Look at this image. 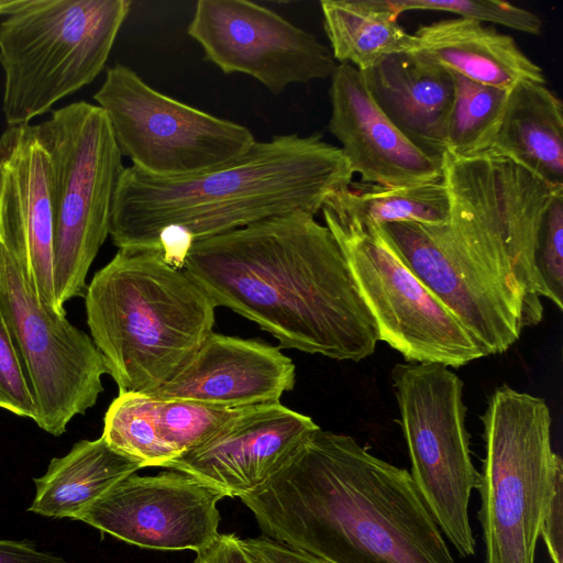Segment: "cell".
<instances>
[{
  "mask_svg": "<svg viewBox=\"0 0 563 563\" xmlns=\"http://www.w3.org/2000/svg\"><path fill=\"white\" fill-rule=\"evenodd\" d=\"M0 563H68L65 559L51 552L36 549L27 540L0 539Z\"/></svg>",
  "mask_w": 563,
  "mask_h": 563,
  "instance_id": "836d02e7",
  "label": "cell"
},
{
  "mask_svg": "<svg viewBox=\"0 0 563 563\" xmlns=\"http://www.w3.org/2000/svg\"><path fill=\"white\" fill-rule=\"evenodd\" d=\"M330 78L328 130L362 183L404 187L442 179V158L419 150L391 123L358 69L341 63Z\"/></svg>",
  "mask_w": 563,
  "mask_h": 563,
  "instance_id": "e0dca14e",
  "label": "cell"
},
{
  "mask_svg": "<svg viewBox=\"0 0 563 563\" xmlns=\"http://www.w3.org/2000/svg\"><path fill=\"white\" fill-rule=\"evenodd\" d=\"M192 563H257L234 533H219L206 549L197 552Z\"/></svg>",
  "mask_w": 563,
  "mask_h": 563,
  "instance_id": "d6a6232c",
  "label": "cell"
},
{
  "mask_svg": "<svg viewBox=\"0 0 563 563\" xmlns=\"http://www.w3.org/2000/svg\"><path fill=\"white\" fill-rule=\"evenodd\" d=\"M353 175L341 148L319 133L256 141L238 159L186 177H155L132 165L115 189L109 236L119 250H153L169 225L195 243L272 217L316 216Z\"/></svg>",
  "mask_w": 563,
  "mask_h": 563,
  "instance_id": "277c9868",
  "label": "cell"
},
{
  "mask_svg": "<svg viewBox=\"0 0 563 563\" xmlns=\"http://www.w3.org/2000/svg\"><path fill=\"white\" fill-rule=\"evenodd\" d=\"M449 73L453 100L445 126V152L461 157L484 154L499 129L509 90Z\"/></svg>",
  "mask_w": 563,
  "mask_h": 563,
  "instance_id": "d4e9b609",
  "label": "cell"
},
{
  "mask_svg": "<svg viewBox=\"0 0 563 563\" xmlns=\"http://www.w3.org/2000/svg\"><path fill=\"white\" fill-rule=\"evenodd\" d=\"M184 271L216 307L256 323L279 349L358 362L379 341L340 245L312 214L272 217L197 241Z\"/></svg>",
  "mask_w": 563,
  "mask_h": 563,
  "instance_id": "7a4b0ae2",
  "label": "cell"
},
{
  "mask_svg": "<svg viewBox=\"0 0 563 563\" xmlns=\"http://www.w3.org/2000/svg\"><path fill=\"white\" fill-rule=\"evenodd\" d=\"M224 496L178 471L131 474L75 520L144 549L192 550L209 547L219 536L217 504Z\"/></svg>",
  "mask_w": 563,
  "mask_h": 563,
  "instance_id": "5bb4252c",
  "label": "cell"
},
{
  "mask_svg": "<svg viewBox=\"0 0 563 563\" xmlns=\"http://www.w3.org/2000/svg\"><path fill=\"white\" fill-rule=\"evenodd\" d=\"M122 156L141 172L179 178L229 164L256 142L246 126L166 96L117 63L93 95Z\"/></svg>",
  "mask_w": 563,
  "mask_h": 563,
  "instance_id": "8fae6325",
  "label": "cell"
},
{
  "mask_svg": "<svg viewBox=\"0 0 563 563\" xmlns=\"http://www.w3.org/2000/svg\"><path fill=\"white\" fill-rule=\"evenodd\" d=\"M51 161L56 307L84 297L87 275L109 236L115 189L124 169L103 110L76 101L36 124Z\"/></svg>",
  "mask_w": 563,
  "mask_h": 563,
  "instance_id": "ba28073f",
  "label": "cell"
},
{
  "mask_svg": "<svg viewBox=\"0 0 563 563\" xmlns=\"http://www.w3.org/2000/svg\"><path fill=\"white\" fill-rule=\"evenodd\" d=\"M413 36L410 52L472 81L504 90L526 80L547 82L543 69L514 37L485 23L445 19L420 25Z\"/></svg>",
  "mask_w": 563,
  "mask_h": 563,
  "instance_id": "ffe728a7",
  "label": "cell"
},
{
  "mask_svg": "<svg viewBox=\"0 0 563 563\" xmlns=\"http://www.w3.org/2000/svg\"><path fill=\"white\" fill-rule=\"evenodd\" d=\"M361 73L391 123L419 150L442 158L453 100L449 70L413 52H400Z\"/></svg>",
  "mask_w": 563,
  "mask_h": 563,
  "instance_id": "d6986e66",
  "label": "cell"
},
{
  "mask_svg": "<svg viewBox=\"0 0 563 563\" xmlns=\"http://www.w3.org/2000/svg\"><path fill=\"white\" fill-rule=\"evenodd\" d=\"M151 415L158 439L176 457L200 445L250 407L230 408L151 396ZM254 407V406H253Z\"/></svg>",
  "mask_w": 563,
  "mask_h": 563,
  "instance_id": "4316f807",
  "label": "cell"
},
{
  "mask_svg": "<svg viewBox=\"0 0 563 563\" xmlns=\"http://www.w3.org/2000/svg\"><path fill=\"white\" fill-rule=\"evenodd\" d=\"M187 33L222 73L249 75L274 95L329 78L338 65L312 33L246 0L197 1Z\"/></svg>",
  "mask_w": 563,
  "mask_h": 563,
  "instance_id": "4fadbf2b",
  "label": "cell"
},
{
  "mask_svg": "<svg viewBox=\"0 0 563 563\" xmlns=\"http://www.w3.org/2000/svg\"><path fill=\"white\" fill-rule=\"evenodd\" d=\"M386 5L399 16L406 11H442L457 18L482 23L499 24L515 31L540 35L542 21L533 12L498 0H385Z\"/></svg>",
  "mask_w": 563,
  "mask_h": 563,
  "instance_id": "83f0119b",
  "label": "cell"
},
{
  "mask_svg": "<svg viewBox=\"0 0 563 563\" xmlns=\"http://www.w3.org/2000/svg\"><path fill=\"white\" fill-rule=\"evenodd\" d=\"M130 0H23L0 23L2 112L30 124L103 70Z\"/></svg>",
  "mask_w": 563,
  "mask_h": 563,
  "instance_id": "8992f818",
  "label": "cell"
},
{
  "mask_svg": "<svg viewBox=\"0 0 563 563\" xmlns=\"http://www.w3.org/2000/svg\"><path fill=\"white\" fill-rule=\"evenodd\" d=\"M263 536L330 563H456L410 473L319 428L240 497Z\"/></svg>",
  "mask_w": 563,
  "mask_h": 563,
  "instance_id": "3957f363",
  "label": "cell"
},
{
  "mask_svg": "<svg viewBox=\"0 0 563 563\" xmlns=\"http://www.w3.org/2000/svg\"><path fill=\"white\" fill-rule=\"evenodd\" d=\"M84 297L90 338L119 391L154 393L213 332L210 297L153 250H119Z\"/></svg>",
  "mask_w": 563,
  "mask_h": 563,
  "instance_id": "5b68a950",
  "label": "cell"
},
{
  "mask_svg": "<svg viewBox=\"0 0 563 563\" xmlns=\"http://www.w3.org/2000/svg\"><path fill=\"white\" fill-rule=\"evenodd\" d=\"M54 231L51 161L36 124L8 126L0 135V246L38 300L60 313L53 279Z\"/></svg>",
  "mask_w": 563,
  "mask_h": 563,
  "instance_id": "9a60e30c",
  "label": "cell"
},
{
  "mask_svg": "<svg viewBox=\"0 0 563 563\" xmlns=\"http://www.w3.org/2000/svg\"><path fill=\"white\" fill-rule=\"evenodd\" d=\"M320 7L330 49L339 64L363 71L413 48V34L398 23L385 0H322Z\"/></svg>",
  "mask_w": 563,
  "mask_h": 563,
  "instance_id": "603a6c76",
  "label": "cell"
},
{
  "mask_svg": "<svg viewBox=\"0 0 563 563\" xmlns=\"http://www.w3.org/2000/svg\"><path fill=\"white\" fill-rule=\"evenodd\" d=\"M534 272L540 297L563 309V188L549 203L534 252Z\"/></svg>",
  "mask_w": 563,
  "mask_h": 563,
  "instance_id": "f1b7e54d",
  "label": "cell"
},
{
  "mask_svg": "<svg viewBox=\"0 0 563 563\" xmlns=\"http://www.w3.org/2000/svg\"><path fill=\"white\" fill-rule=\"evenodd\" d=\"M319 428L309 416L280 402L250 407L165 468L240 498L267 482Z\"/></svg>",
  "mask_w": 563,
  "mask_h": 563,
  "instance_id": "2e32d148",
  "label": "cell"
},
{
  "mask_svg": "<svg viewBox=\"0 0 563 563\" xmlns=\"http://www.w3.org/2000/svg\"><path fill=\"white\" fill-rule=\"evenodd\" d=\"M0 313L23 365L35 406L34 422L59 437L92 408L107 374L92 339L66 314L43 305L18 264L0 246Z\"/></svg>",
  "mask_w": 563,
  "mask_h": 563,
  "instance_id": "7c38bea8",
  "label": "cell"
},
{
  "mask_svg": "<svg viewBox=\"0 0 563 563\" xmlns=\"http://www.w3.org/2000/svg\"><path fill=\"white\" fill-rule=\"evenodd\" d=\"M540 537L552 563H563V475L558 478L545 508Z\"/></svg>",
  "mask_w": 563,
  "mask_h": 563,
  "instance_id": "4dcf8cb0",
  "label": "cell"
},
{
  "mask_svg": "<svg viewBox=\"0 0 563 563\" xmlns=\"http://www.w3.org/2000/svg\"><path fill=\"white\" fill-rule=\"evenodd\" d=\"M445 222L380 225L409 269L459 318L486 356L506 352L543 306L534 272L551 187L488 153L442 156Z\"/></svg>",
  "mask_w": 563,
  "mask_h": 563,
  "instance_id": "6da1fadb",
  "label": "cell"
},
{
  "mask_svg": "<svg viewBox=\"0 0 563 563\" xmlns=\"http://www.w3.org/2000/svg\"><path fill=\"white\" fill-rule=\"evenodd\" d=\"M338 194L354 214L376 225L400 222L440 224L448 220L450 212L443 179L404 187L352 183Z\"/></svg>",
  "mask_w": 563,
  "mask_h": 563,
  "instance_id": "cb8c5ba5",
  "label": "cell"
},
{
  "mask_svg": "<svg viewBox=\"0 0 563 563\" xmlns=\"http://www.w3.org/2000/svg\"><path fill=\"white\" fill-rule=\"evenodd\" d=\"M0 409L34 420L35 406L16 347L0 313Z\"/></svg>",
  "mask_w": 563,
  "mask_h": 563,
  "instance_id": "f546056e",
  "label": "cell"
},
{
  "mask_svg": "<svg viewBox=\"0 0 563 563\" xmlns=\"http://www.w3.org/2000/svg\"><path fill=\"white\" fill-rule=\"evenodd\" d=\"M485 457L476 489L486 563H534L541 521L563 475L551 443V412L541 397L507 385L482 417Z\"/></svg>",
  "mask_w": 563,
  "mask_h": 563,
  "instance_id": "52a82bcc",
  "label": "cell"
},
{
  "mask_svg": "<svg viewBox=\"0 0 563 563\" xmlns=\"http://www.w3.org/2000/svg\"><path fill=\"white\" fill-rule=\"evenodd\" d=\"M101 437L143 467H165L176 454L157 437L147 394L119 391L103 418Z\"/></svg>",
  "mask_w": 563,
  "mask_h": 563,
  "instance_id": "484cf974",
  "label": "cell"
},
{
  "mask_svg": "<svg viewBox=\"0 0 563 563\" xmlns=\"http://www.w3.org/2000/svg\"><path fill=\"white\" fill-rule=\"evenodd\" d=\"M488 154L507 158L551 187H563V104L536 81L508 91L504 115Z\"/></svg>",
  "mask_w": 563,
  "mask_h": 563,
  "instance_id": "44dd1931",
  "label": "cell"
},
{
  "mask_svg": "<svg viewBox=\"0 0 563 563\" xmlns=\"http://www.w3.org/2000/svg\"><path fill=\"white\" fill-rule=\"evenodd\" d=\"M296 365L278 346L211 332L176 374L151 395L243 408L279 402Z\"/></svg>",
  "mask_w": 563,
  "mask_h": 563,
  "instance_id": "ac0fdd59",
  "label": "cell"
},
{
  "mask_svg": "<svg viewBox=\"0 0 563 563\" xmlns=\"http://www.w3.org/2000/svg\"><path fill=\"white\" fill-rule=\"evenodd\" d=\"M242 543L257 563H330L263 534L257 538L242 539Z\"/></svg>",
  "mask_w": 563,
  "mask_h": 563,
  "instance_id": "1f68e13d",
  "label": "cell"
},
{
  "mask_svg": "<svg viewBox=\"0 0 563 563\" xmlns=\"http://www.w3.org/2000/svg\"><path fill=\"white\" fill-rule=\"evenodd\" d=\"M369 310L379 341L407 362L460 367L486 356L459 318L409 269L380 225L354 214L338 192L321 208Z\"/></svg>",
  "mask_w": 563,
  "mask_h": 563,
  "instance_id": "9c48e42d",
  "label": "cell"
},
{
  "mask_svg": "<svg viewBox=\"0 0 563 563\" xmlns=\"http://www.w3.org/2000/svg\"><path fill=\"white\" fill-rule=\"evenodd\" d=\"M141 468L102 437L81 440L66 455L52 459L45 474L33 479L36 490L27 511L75 520L119 481Z\"/></svg>",
  "mask_w": 563,
  "mask_h": 563,
  "instance_id": "7402d4cb",
  "label": "cell"
},
{
  "mask_svg": "<svg viewBox=\"0 0 563 563\" xmlns=\"http://www.w3.org/2000/svg\"><path fill=\"white\" fill-rule=\"evenodd\" d=\"M23 0H0V14H9L16 9Z\"/></svg>",
  "mask_w": 563,
  "mask_h": 563,
  "instance_id": "e575fe53",
  "label": "cell"
},
{
  "mask_svg": "<svg viewBox=\"0 0 563 563\" xmlns=\"http://www.w3.org/2000/svg\"><path fill=\"white\" fill-rule=\"evenodd\" d=\"M410 476L431 516L460 556L475 554L471 494L478 471L465 424L463 382L440 363H398L390 373Z\"/></svg>",
  "mask_w": 563,
  "mask_h": 563,
  "instance_id": "30bf717a",
  "label": "cell"
}]
</instances>
